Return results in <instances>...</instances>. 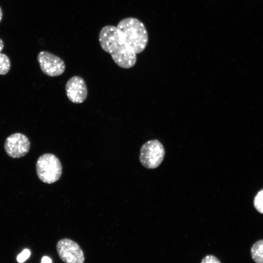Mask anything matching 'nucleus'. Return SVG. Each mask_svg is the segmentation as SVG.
<instances>
[{
	"label": "nucleus",
	"instance_id": "1",
	"mask_svg": "<svg viewBox=\"0 0 263 263\" xmlns=\"http://www.w3.org/2000/svg\"><path fill=\"white\" fill-rule=\"evenodd\" d=\"M101 48L111 55L119 67L129 69L136 62V55L126 44L116 26L107 25L103 27L98 36Z\"/></svg>",
	"mask_w": 263,
	"mask_h": 263
},
{
	"label": "nucleus",
	"instance_id": "2",
	"mask_svg": "<svg viewBox=\"0 0 263 263\" xmlns=\"http://www.w3.org/2000/svg\"><path fill=\"white\" fill-rule=\"evenodd\" d=\"M116 27L132 52L136 55L144 50L148 42V34L142 22L135 18L128 17L120 20Z\"/></svg>",
	"mask_w": 263,
	"mask_h": 263
},
{
	"label": "nucleus",
	"instance_id": "3",
	"mask_svg": "<svg viewBox=\"0 0 263 263\" xmlns=\"http://www.w3.org/2000/svg\"><path fill=\"white\" fill-rule=\"evenodd\" d=\"M38 178L43 182L52 184L58 181L62 174V166L58 158L52 153L41 155L36 162Z\"/></svg>",
	"mask_w": 263,
	"mask_h": 263
},
{
	"label": "nucleus",
	"instance_id": "4",
	"mask_svg": "<svg viewBox=\"0 0 263 263\" xmlns=\"http://www.w3.org/2000/svg\"><path fill=\"white\" fill-rule=\"evenodd\" d=\"M165 152L162 144L158 140H150L145 143L140 150L139 160L145 168H157L164 158Z\"/></svg>",
	"mask_w": 263,
	"mask_h": 263
},
{
	"label": "nucleus",
	"instance_id": "5",
	"mask_svg": "<svg viewBox=\"0 0 263 263\" xmlns=\"http://www.w3.org/2000/svg\"><path fill=\"white\" fill-rule=\"evenodd\" d=\"M57 254L65 263H84L83 250L75 242L68 238L59 240L56 245Z\"/></svg>",
	"mask_w": 263,
	"mask_h": 263
},
{
	"label": "nucleus",
	"instance_id": "6",
	"mask_svg": "<svg viewBox=\"0 0 263 263\" xmlns=\"http://www.w3.org/2000/svg\"><path fill=\"white\" fill-rule=\"evenodd\" d=\"M37 59L42 72L49 76L60 75L65 70L64 61L59 56L49 52H40Z\"/></svg>",
	"mask_w": 263,
	"mask_h": 263
},
{
	"label": "nucleus",
	"instance_id": "7",
	"mask_svg": "<svg viewBox=\"0 0 263 263\" xmlns=\"http://www.w3.org/2000/svg\"><path fill=\"white\" fill-rule=\"evenodd\" d=\"M4 147L8 156L18 158L27 153L30 149V143L26 136L17 132L7 137Z\"/></svg>",
	"mask_w": 263,
	"mask_h": 263
},
{
	"label": "nucleus",
	"instance_id": "8",
	"mask_svg": "<svg viewBox=\"0 0 263 263\" xmlns=\"http://www.w3.org/2000/svg\"><path fill=\"white\" fill-rule=\"evenodd\" d=\"M66 95L74 103H81L87 97L88 90L85 80L79 76L71 77L65 85Z\"/></svg>",
	"mask_w": 263,
	"mask_h": 263
},
{
	"label": "nucleus",
	"instance_id": "9",
	"mask_svg": "<svg viewBox=\"0 0 263 263\" xmlns=\"http://www.w3.org/2000/svg\"><path fill=\"white\" fill-rule=\"evenodd\" d=\"M251 254L256 263H263V240L256 242L251 249Z\"/></svg>",
	"mask_w": 263,
	"mask_h": 263
},
{
	"label": "nucleus",
	"instance_id": "10",
	"mask_svg": "<svg viewBox=\"0 0 263 263\" xmlns=\"http://www.w3.org/2000/svg\"><path fill=\"white\" fill-rule=\"evenodd\" d=\"M10 66V60L8 56L0 53V75H6L9 72Z\"/></svg>",
	"mask_w": 263,
	"mask_h": 263
},
{
	"label": "nucleus",
	"instance_id": "11",
	"mask_svg": "<svg viewBox=\"0 0 263 263\" xmlns=\"http://www.w3.org/2000/svg\"><path fill=\"white\" fill-rule=\"evenodd\" d=\"M254 207L260 213L263 214V189L256 195L254 200Z\"/></svg>",
	"mask_w": 263,
	"mask_h": 263
},
{
	"label": "nucleus",
	"instance_id": "12",
	"mask_svg": "<svg viewBox=\"0 0 263 263\" xmlns=\"http://www.w3.org/2000/svg\"><path fill=\"white\" fill-rule=\"evenodd\" d=\"M31 255V251L27 248L24 249L17 257V260L19 263H23L28 259Z\"/></svg>",
	"mask_w": 263,
	"mask_h": 263
},
{
	"label": "nucleus",
	"instance_id": "13",
	"mask_svg": "<svg viewBox=\"0 0 263 263\" xmlns=\"http://www.w3.org/2000/svg\"><path fill=\"white\" fill-rule=\"evenodd\" d=\"M201 263H221V262L216 257L207 255L202 260Z\"/></svg>",
	"mask_w": 263,
	"mask_h": 263
},
{
	"label": "nucleus",
	"instance_id": "14",
	"mask_svg": "<svg viewBox=\"0 0 263 263\" xmlns=\"http://www.w3.org/2000/svg\"><path fill=\"white\" fill-rule=\"evenodd\" d=\"M41 263H52V260L49 257L44 256L41 259Z\"/></svg>",
	"mask_w": 263,
	"mask_h": 263
},
{
	"label": "nucleus",
	"instance_id": "15",
	"mask_svg": "<svg viewBox=\"0 0 263 263\" xmlns=\"http://www.w3.org/2000/svg\"><path fill=\"white\" fill-rule=\"evenodd\" d=\"M4 47V43L1 39L0 38V53H1Z\"/></svg>",
	"mask_w": 263,
	"mask_h": 263
},
{
	"label": "nucleus",
	"instance_id": "16",
	"mask_svg": "<svg viewBox=\"0 0 263 263\" xmlns=\"http://www.w3.org/2000/svg\"><path fill=\"white\" fill-rule=\"evenodd\" d=\"M2 11L1 10V8L0 7V22L2 19Z\"/></svg>",
	"mask_w": 263,
	"mask_h": 263
}]
</instances>
